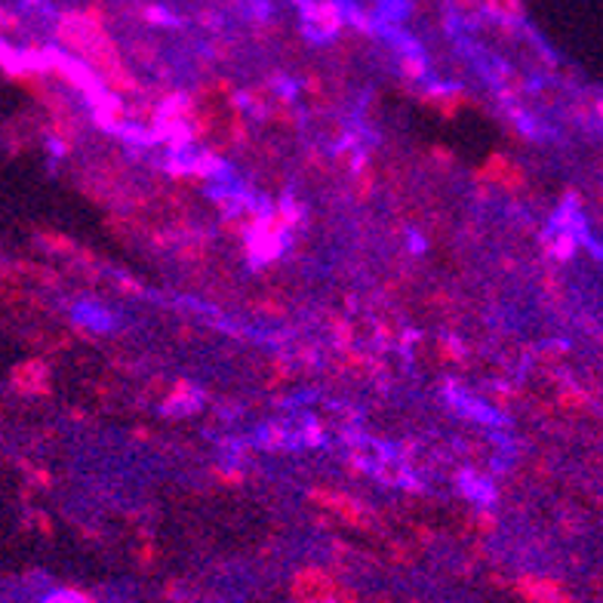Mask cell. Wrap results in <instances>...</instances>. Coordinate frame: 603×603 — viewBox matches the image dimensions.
<instances>
[{
  "instance_id": "cell-1",
  "label": "cell",
  "mask_w": 603,
  "mask_h": 603,
  "mask_svg": "<svg viewBox=\"0 0 603 603\" xmlns=\"http://www.w3.org/2000/svg\"><path fill=\"white\" fill-rule=\"evenodd\" d=\"M46 603H86L81 594H71V591H62V594H53Z\"/></svg>"
}]
</instances>
